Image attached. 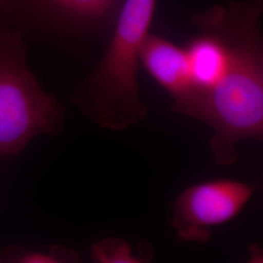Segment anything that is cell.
I'll return each instance as SVG.
<instances>
[{
	"instance_id": "obj_1",
	"label": "cell",
	"mask_w": 263,
	"mask_h": 263,
	"mask_svg": "<svg viewBox=\"0 0 263 263\" xmlns=\"http://www.w3.org/2000/svg\"><path fill=\"white\" fill-rule=\"evenodd\" d=\"M263 0H231L221 4L227 46L226 71L199 104L193 118L210 126V148L217 165L238 161L240 141L263 139Z\"/></svg>"
},
{
	"instance_id": "obj_2",
	"label": "cell",
	"mask_w": 263,
	"mask_h": 263,
	"mask_svg": "<svg viewBox=\"0 0 263 263\" xmlns=\"http://www.w3.org/2000/svg\"><path fill=\"white\" fill-rule=\"evenodd\" d=\"M156 5L157 0L124 1L104 57L76 98L82 110L103 129L123 131L147 115L138 70Z\"/></svg>"
},
{
	"instance_id": "obj_3",
	"label": "cell",
	"mask_w": 263,
	"mask_h": 263,
	"mask_svg": "<svg viewBox=\"0 0 263 263\" xmlns=\"http://www.w3.org/2000/svg\"><path fill=\"white\" fill-rule=\"evenodd\" d=\"M63 120V106L28 69L22 38L0 32V157L16 156L36 137L56 134Z\"/></svg>"
},
{
	"instance_id": "obj_4",
	"label": "cell",
	"mask_w": 263,
	"mask_h": 263,
	"mask_svg": "<svg viewBox=\"0 0 263 263\" xmlns=\"http://www.w3.org/2000/svg\"><path fill=\"white\" fill-rule=\"evenodd\" d=\"M256 190L255 183L232 179L188 185L173 203L171 226L180 241L205 244L214 229L243 213Z\"/></svg>"
},
{
	"instance_id": "obj_5",
	"label": "cell",
	"mask_w": 263,
	"mask_h": 263,
	"mask_svg": "<svg viewBox=\"0 0 263 263\" xmlns=\"http://www.w3.org/2000/svg\"><path fill=\"white\" fill-rule=\"evenodd\" d=\"M140 66L169 93L174 111L185 102L190 92V80L183 46L149 32L141 48Z\"/></svg>"
},
{
	"instance_id": "obj_6",
	"label": "cell",
	"mask_w": 263,
	"mask_h": 263,
	"mask_svg": "<svg viewBox=\"0 0 263 263\" xmlns=\"http://www.w3.org/2000/svg\"><path fill=\"white\" fill-rule=\"evenodd\" d=\"M51 19L67 28L107 35L125 0H37Z\"/></svg>"
},
{
	"instance_id": "obj_7",
	"label": "cell",
	"mask_w": 263,
	"mask_h": 263,
	"mask_svg": "<svg viewBox=\"0 0 263 263\" xmlns=\"http://www.w3.org/2000/svg\"><path fill=\"white\" fill-rule=\"evenodd\" d=\"M0 263H83L71 248L54 245L48 251H34L12 245L0 252Z\"/></svg>"
},
{
	"instance_id": "obj_8",
	"label": "cell",
	"mask_w": 263,
	"mask_h": 263,
	"mask_svg": "<svg viewBox=\"0 0 263 263\" xmlns=\"http://www.w3.org/2000/svg\"><path fill=\"white\" fill-rule=\"evenodd\" d=\"M90 257L92 263H144L135 254L131 243L119 237H107L95 242Z\"/></svg>"
},
{
	"instance_id": "obj_9",
	"label": "cell",
	"mask_w": 263,
	"mask_h": 263,
	"mask_svg": "<svg viewBox=\"0 0 263 263\" xmlns=\"http://www.w3.org/2000/svg\"><path fill=\"white\" fill-rule=\"evenodd\" d=\"M246 263H263V249L258 244L249 247V256Z\"/></svg>"
}]
</instances>
